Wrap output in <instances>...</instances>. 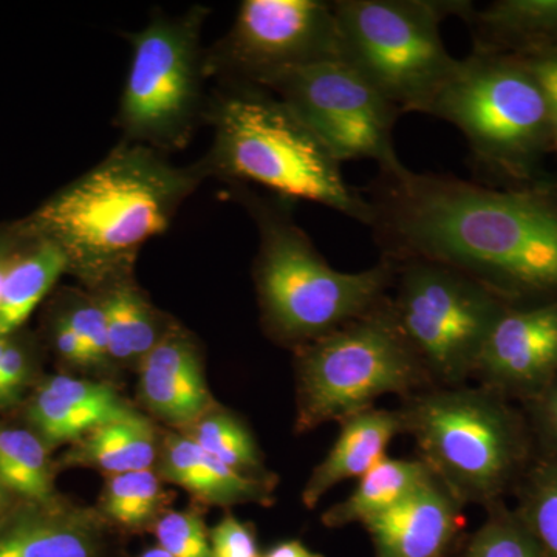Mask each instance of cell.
<instances>
[{"mask_svg":"<svg viewBox=\"0 0 557 557\" xmlns=\"http://www.w3.org/2000/svg\"><path fill=\"white\" fill-rule=\"evenodd\" d=\"M28 375V362L24 350L9 341L0 361V403H9L21 394Z\"/></svg>","mask_w":557,"mask_h":557,"instance_id":"cell-33","label":"cell"},{"mask_svg":"<svg viewBox=\"0 0 557 557\" xmlns=\"http://www.w3.org/2000/svg\"><path fill=\"white\" fill-rule=\"evenodd\" d=\"M156 536L172 557H212L207 527L197 512H168L157 522Z\"/></svg>","mask_w":557,"mask_h":557,"instance_id":"cell-30","label":"cell"},{"mask_svg":"<svg viewBox=\"0 0 557 557\" xmlns=\"http://www.w3.org/2000/svg\"><path fill=\"white\" fill-rule=\"evenodd\" d=\"M341 61L401 113H429L453 78L457 58L440 25L465 20L469 0H336Z\"/></svg>","mask_w":557,"mask_h":557,"instance_id":"cell-7","label":"cell"},{"mask_svg":"<svg viewBox=\"0 0 557 557\" xmlns=\"http://www.w3.org/2000/svg\"><path fill=\"white\" fill-rule=\"evenodd\" d=\"M16 252L13 242L0 240V292H2L3 278H5L7 271H9Z\"/></svg>","mask_w":557,"mask_h":557,"instance_id":"cell-38","label":"cell"},{"mask_svg":"<svg viewBox=\"0 0 557 557\" xmlns=\"http://www.w3.org/2000/svg\"><path fill=\"white\" fill-rule=\"evenodd\" d=\"M212 557H262L256 534L248 523L226 516L209 533Z\"/></svg>","mask_w":557,"mask_h":557,"instance_id":"cell-32","label":"cell"},{"mask_svg":"<svg viewBox=\"0 0 557 557\" xmlns=\"http://www.w3.org/2000/svg\"><path fill=\"white\" fill-rule=\"evenodd\" d=\"M263 87L287 102L341 164L370 160L380 172L405 166L394 145L403 113L346 62L306 65Z\"/></svg>","mask_w":557,"mask_h":557,"instance_id":"cell-11","label":"cell"},{"mask_svg":"<svg viewBox=\"0 0 557 557\" xmlns=\"http://www.w3.org/2000/svg\"><path fill=\"white\" fill-rule=\"evenodd\" d=\"M534 423L548 456L557 457V379L537 397L531 399Z\"/></svg>","mask_w":557,"mask_h":557,"instance_id":"cell-34","label":"cell"},{"mask_svg":"<svg viewBox=\"0 0 557 557\" xmlns=\"http://www.w3.org/2000/svg\"><path fill=\"white\" fill-rule=\"evenodd\" d=\"M260 234L256 285L267 327L299 347L376 309L395 282L397 267L381 258L372 269H332L313 242L284 211L255 203Z\"/></svg>","mask_w":557,"mask_h":557,"instance_id":"cell-6","label":"cell"},{"mask_svg":"<svg viewBox=\"0 0 557 557\" xmlns=\"http://www.w3.org/2000/svg\"><path fill=\"white\" fill-rule=\"evenodd\" d=\"M193 426L190 438L226 467L248 478L269 479L263 475L265 471L255 438L237 418L207 412Z\"/></svg>","mask_w":557,"mask_h":557,"instance_id":"cell-28","label":"cell"},{"mask_svg":"<svg viewBox=\"0 0 557 557\" xmlns=\"http://www.w3.org/2000/svg\"><path fill=\"white\" fill-rule=\"evenodd\" d=\"M434 386L388 309V296L364 317L299 347V431L372 409L384 395L403 399Z\"/></svg>","mask_w":557,"mask_h":557,"instance_id":"cell-8","label":"cell"},{"mask_svg":"<svg viewBox=\"0 0 557 557\" xmlns=\"http://www.w3.org/2000/svg\"><path fill=\"white\" fill-rule=\"evenodd\" d=\"M483 387L533 399L557 379V302L508 307L474 370Z\"/></svg>","mask_w":557,"mask_h":557,"instance_id":"cell-13","label":"cell"},{"mask_svg":"<svg viewBox=\"0 0 557 557\" xmlns=\"http://www.w3.org/2000/svg\"><path fill=\"white\" fill-rule=\"evenodd\" d=\"M89 355L90 364H101L109 358V333L101 302L87 304L64 317Z\"/></svg>","mask_w":557,"mask_h":557,"instance_id":"cell-31","label":"cell"},{"mask_svg":"<svg viewBox=\"0 0 557 557\" xmlns=\"http://www.w3.org/2000/svg\"><path fill=\"white\" fill-rule=\"evenodd\" d=\"M3 505H5V487L0 483V512H2Z\"/></svg>","mask_w":557,"mask_h":557,"instance_id":"cell-41","label":"cell"},{"mask_svg":"<svg viewBox=\"0 0 557 557\" xmlns=\"http://www.w3.org/2000/svg\"><path fill=\"white\" fill-rule=\"evenodd\" d=\"M129 410L108 384L57 375L44 381L36 392L28 417L46 446L73 445L91 429Z\"/></svg>","mask_w":557,"mask_h":557,"instance_id":"cell-15","label":"cell"},{"mask_svg":"<svg viewBox=\"0 0 557 557\" xmlns=\"http://www.w3.org/2000/svg\"><path fill=\"white\" fill-rule=\"evenodd\" d=\"M375 557H449L465 536L463 505L432 475L364 525Z\"/></svg>","mask_w":557,"mask_h":557,"instance_id":"cell-14","label":"cell"},{"mask_svg":"<svg viewBox=\"0 0 557 557\" xmlns=\"http://www.w3.org/2000/svg\"><path fill=\"white\" fill-rule=\"evenodd\" d=\"M9 338H5V336H0V361H2L3 354H5V348L9 346Z\"/></svg>","mask_w":557,"mask_h":557,"instance_id":"cell-40","label":"cell"},{"mask_svg":"<svg viewBox=\"0 0 557 557\" xmlns=\"http://www.w3.org/2000/svg\"><path fill=\"white\" fill-rule=\"evenodd\" d=\"M449 557H547L520 522L515 509L504 502L486 507V519L460 544Z\"/></svg>","mask_w":557,"mask_h":557,"instance_id":"cell-27","label":"cell"},{"mask_svg":"<svg viewBox=\"0 0 557 557\" xmlns=\"http://www.w3.org/2000/svg\"><path fill=\"white\" fill-rule=\"evenodd\" d=\"M394 263L395 295L388 296V309L398 329L434 386H463L509 306L449 267L420 259Z\"/></svg>","mask_w":557,"mask_h":557,"instance_id":"cell-9","label":"cell"},{"mask_svg":"<svg viewBox=\"0 0 557 557\" xmlns=\"http://www.w3.org/2000/svg\"><path fill=\"white\" fill-rule=\"evenodd\" d=\"M0 483L36 505H53L46 443L24 429L0 424Z\"/></svg>","mask_w":557,"mask_h":557,"instance_id":"cell-24","label":"cell"},{"mask_svg":"<svg viewBox=\"0 0 557 557\" xmlns=\"http://www.w3.org/2000/svg\"><path fill=\"white\" fill-rule=\"evenodd\" d=\"M262 557H325L321 553L311 552L302 542L299 541H285L281 544L274 545L269 553Z\"/></svg>","mask_w":557,"mask_h":557,"instance_id":"cell-37","label":"cell"},{"mask_svg":"<svg viewBox=\"0 0 557 557\" xmlns=\"http://www.w3.org/2000/svg\"><path fill=\"white\" fill-rule=\"evenodd\" d=\"M108 321L109 357L141 359L159 344L156 317L137 289L120 284L101 300Z\"/></svg>","mask_w":557,"mask_h":557,"instance_id":"cell-25","label":"cell"},{"mask_svg":"<svg viewBox=\"0 0 557 557\" xmlns=\"http://www.w3.org/2000/svg\"><path fill=\"white\" fill-rule=\"evenodd\" d=\"M405 434L399 409H368L341 421V431L327 457L311 472L302 502L314 508L322 497L348 479H359L387 457L392 440Z\"/></svg>","mask_w":557,"mask_h":557,"instance_id":"cell-18","label":"cell"},{"mask_svg":"<svg viewBox=\"0 0 557 557\" xmlns=\"http://www.w3.org/2000/svg\"><path fill=\"white\" fill-rule=\"evenodd\" d=\"M399 413L418 460L463 507L496 504L525 474L523 418L491 388L431 386L405 398Z\"/></svg>","mask_w":557,"mask_h":557,"instance_id":"cell-5","label":"cell"},{"mask_svg":"<svg viewBox=\"0 0 557 557\" xmlns=\"http://www.w3.org/2000/svg\"><path fill=\"white\" fill-rule=\"evenodd\" d=\"M472 50L533 60L557 53V0H496L467 17Z\"/></svg>","mask_w":557,"mask_h":557,"instance_id":"cell-17","label":"cell"},{"mask_svg":"<svg viewBox=\"0 0 557 557\" xmlns=\"http://www.w3.org/2000/svg\"><path fill=\"white\" fill-rule=\"evenodd\" d=\"M54 344L62 358L67 359L72 364L91 366L89 355L81 343L78 335L70 327L64 318L58 322L54 330Z\"/></svg>","mask_w":557,"mask_h":557,"instance_id":"cell-36","label":"cell"},{"mask_svg":"<svg viewBox=\"0 0 557 557\" xmlns=\"http://www.w3.org/2000/svg\"><path fill=\"white\" fill-rule=\"evenodd\" d=\"M199 180L196 170H180L156 149L126 141L47 200L21 231L57 245L69 270L106 276L170 228Z\"/></svg>","mask_w":557,"mask_h":557,"instance_id":"cell-2","label":"cell"},{"mask_svg":"<svg viewBox=\"0 0 557 557\" xmlns=\"http://www.w3.org/2000/svg\"><path fill=\"white\" fill-rule=\"evenodd\" d=\"M432 478L423 461L401 460V458H383L376 467L358 479L354 493L333 505L322 515V523L327 528H343L361 523L383 515L413 491Z\"/></svg>","mask_w":557,"mask_h":557,"instance_id":"cell-22","label":"cell"},{"mask_svg":"<svg viewBox=\"0 0 557 557\" xmlns=\"http://www.w3.org/2000/svg\"><path fill=\"white\" fill-rule=\"evenodd\" d=\"M336 60L339 33L332 2L245 0L212 67L263 87L292 70Z\"/></svg>","mask_w":557,"mask_h":557,"instance_id":"cell-12","label":"cell"},{"mask_svg":"<svg viewBox=\"0 0 557 557\" xmlns=\"http://www.w3.org/2000/svg\"><path fill=\"white\" fill-rule=\"evenodd\" d=\"M211 168L288 199L313 201L369 226L372 208L339 163L287 102L258 84L239 83L212 108Z\"/></svg>","mask_w":557,"mask_h":557,"instance_id":"cell-3","label":"cell"},{"mask_svg":"<svg viewBox=\"0 0 557 557\" xmlns=\"http://www.w3.org/2000/svg\"><path fill=\"white\" fill-rule=\"evenodd\" d=\"M161 475L211 505L270 504L273 494V480L240 474L182 435L164 443Z\"/></svg>","mask_w":557,"mask_h":557,"instance_id":"cell-19","label":"cell"},{"mask_svg":"<svg viewBox=\"0 0 557 557\" xmlns=\"http://www.w3.org/2000/svg\"><path fill=\"white\" fill-rule=\"evenodd\" d=\"M515 512L544 555L557 557V457H542L518 483Z\"/></svg>","mask_w":557,"mask_h":557,"instance_id":"cell-26","label":"cell"},{"mask_svg":"<svg viewBox=\"0 0 557 557\" xmlns=\"http://www.w3.org/2000/svg\"><path fill=\"white\" fill-rule=\"evenodd\" d=\"M381 258L460 271L509 307L557 302V185L496 188L401 166L369 188Z\"/></svg>","mask_w":557,"mask_h":557,"instance_id":"cell-1","label":"cell"},{"mask_svg":"<svg viewBox=\"0 0 557 557\" xmlns=\"http://www.w3.org/2000/svg\"><path fill=\"white\" fill-rule=\"evenodd\" d=\"M534 75L537 76L542 89L547 95L549 119H552L553 143L557 152V53L525 60Z\"/></svg>","mask_w":557,"mask_h":557,"instance_id":"cell-35","label":"cell"},{"mask_svg":"<svg viewBox=\"0 0 557 557\" xmlns=\"http://www.w3.org/2000/svg\"><path fill=\"white\" fill-rule=\"evenodd\" d=\"M139 386L150 410L170 423L194 424L208 412L199 357L182 336H164L141 358Z\"/></svg>","mask_w":557,"mask_h":557,"instance_id":"cell-16","label":"cell"},{"mask_svg":"<svg viewBox=\"0 0 557 557\" xmlns=\"http://www.w3.org/2000/svg\"><path fill=\"white\" fill-rule=\"evenodd\" d=\"M203 16L196 9L180 20L157 17L132 36L119 113L127 141L156 150L182 148L188 141L207 69L200 50Z\"/></svg>","mask_w":557,"mask_h":557,"instance_id":"cell-10","label":"cell"},{"mask_svg":"<svg viewBox=\"0 0 557 557\" xmlns=\"http://www.w3.org/2000/svg\"><path fill=\"white\" fill-rule=\"evenodd\" d=\"M156 428L149 418L131 409L73 443L64 463L98 468L112 475L145 471L156 460Z\"/></svg>","mask_w":557,"mask_h":557,"instance_id":"cell-21","label":"cell"},{"mask_svg":"<svg viewBox=\"0 0 557 557\" xmlns=\"http://www.w3.org/2000/svg\"><path fill=\"white\" fill-rule=\"evenodd\" d=\"M139 557H172V556L170 555V553L164 552V549L161 547H153V548L146 549V552L143 553V555Z\"/></svg>","mask_w":557,"mask_h":557,"instance_id":"cell-39","label":"cell"},{"mask_svg":"<svg viewBox=\"0 0 557 557\" xmlns=\"http://www.w3.org/2000/svg\"><path fill=\"white\" fill-rule=\"evenodd\" d=\"M27 237L30 247L16 252L0 292V336L5 338L27 321L58 277L69 270L67 259L57 245Z\"/></svg>","mask_w":557,"mask_h":557,"instance_id":"cell-23","label":"cell"},{"mask_svg":"<svg viewBox=\"0 0 557 557\" xmlns=\"http://www.w3.org/2000/svg\"><path fill=\"white\" fill-rule=\"evenodd\" d=\"M428 115L463 134L475 170L498 188L548 182L544 161L555 143L547 95L525 60L472 50Z\"/></svg>","mask_w":557,"mask_h":557,"instance_id":"cell-4","label":"cell"},{"mask_svg":"<svg viewBox=\"0 0 557 557\" xmlns=\"http://www.w3.org/2000/svg\"><path fill=\"white\" fill-rule=\"evenodd\" d=\"M98 527L53 505L25 509L0 525V557H97Z\"/></svg>","mask_w":557,"mask_h":557,"instance_id":"cell-20","label":"cell"},{"mask_svg":"<svg viewBox=\"0 0 557 557\" xmlns=\"http://www.w3.org/2000/svg\"><path fill=\"white\" fill-rule=\"evenodd\" d=\"M160 483L150 469L112 475L106 486L102 508L120 525H146L160 508Z\"/></svg>","mask_w":557,"mask_h":557,"instance_id":"cell-29","label":"cell"}]
</instances>
